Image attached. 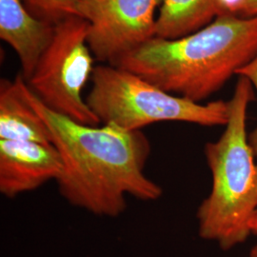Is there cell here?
Wrapping results in <instances>:
<instances>
[{
    "instance_id": "obj_5",
    "label": "cell",
    "mask_w": 257,
    "mask_h": 257,
    "mask_svg": "<svg viewBox=\"0 0 257 257\" xmlns=\"http://www.w3.org/2000/svg\"><path fill=\"white\" fill-rule=\"evenodd\" d=\"M94 60L88 43V23L79 17L65 19L55 24L53 40L28 86L50 110L80 124L99 126L82 95L92 78Z\"/></svg>"
},
{
    "instance_id": "obj_3",
    "label": "cell",
    "mask_w": 257,
    "mask_h": 257,
    "mask_svg": "<svg viewBox=\"0 0 257 257\" xmlns=\"http://www.w3.org/2000/svg\"><path fill=\"white\" fill-rule=\"evenodd\" d=\"M252 84L239 76L224 133L205 146L211 189L196 213L200 237L225 250L246 241L257 207V160L246 130Z\"/></svg>"
},
{
    "instance_id": "obj_12",
    "label": "cell",
    "mask_w": 257,
    "mask_h": 257,
    "mask_svg": "<svg viewBox=\"0 0 257 257\" xmlns=\"http://www.w3.org/2000/svg\"><path fill=\"white\" fill-rule=\"evenodd\" d=\"M236 74L239 76H244L248 79L249 82L255 87L257 91V54L248 63L242 67L241 69H239ZM248 140L257 160V126L256 128L253 130V132L248 136Z\"/></svg>"
},
{
    "instance_id": "obj_13",
    "label": "cell",
    "mask_w": 257,
    "mask_h": 257,
    "mask_svg": "<svg viewBox=\"0 0 257 257\" xmlns=\"http://www.w3.org/2000/svg\"><path fill=\"white\" fill-rule=\"evenodd\" d=\"M230 13L244 19L257 16V0H233Z\"/></svg>"
},
{
    "instance_id": "obj_14",
    "label": "cell",
    "mask_w": 257,
    "mask_h": 257,
    "mask_svg": "<svg viewBox=\"0 0 257 257\" xmlns=\"http://www.w3.org/2000/svg\"><path fill=\"white\" fill-rule=\"evenodd\" d=\"M249 228H250V230H251V233H253V234H256L257 233V207L256 209H255V211L253 212V214H252V217H251V219H250V222H249Z\"/></svg>"
},
{
    "instance_id": "obj_8",
    "label": "cell",
    "mask_w": 257,
    "mask_h": 257,
    "mask_svg": "<svg viewBox=\"0 0 257 257\" xmlns=\"http://www.w3.org/2000/svg\"><path fill=\"white\" fill-rule=\"evenodd\" d=\"M55 25L38 19L22 0H0V38L18 55L27 81L55 35Z\"/></svg>"
},
{
    "instance_id": "obj_9",
    "label": "cell",
    "mask_w": 257,
    "mask_h": 257,
    "mask_svg": "<svg viewBox=\"0 0 257 257\" xmlns=\"http://www.w3.org/2000/svg\"><path fill=\"white\" fill-rule=\"evenodd\" d=\"M22 74L0 81V139L52 144L46 122L29 100Z\"/></svg>"
},
{
    "instance_id": "obj_1",
    "label": "cell",
    "mask_w": 257,
    "mask_h": 257,
    "mask_svg": "<svg viewBox=\"0 0 257 257\" xmlns=\"http://www.w3.org/2000/svg\"><path fill=\"white\" fill-rule=\"evenodd\" d=\"M27 95L61 157L55 182L67 202L93 215L117 217L127 209V195L141 201L161 197L162 188L145 174L152 147L142 131L80 124L50 110L29 86Z\"/></svg>"
},
{
    "instance_id": "obj_7",
    "label": "cell",
    "mask_w": 257,
    "mask_h": 257,
    "mask_svg": "<svg viewBox=\"0 0 257 257\" xmlns=\"http://www.w3.org/2000/svg\"><path fill=\"white\" fill-rule=\"evenodd\" d=\"M62 161L53 144L0 139V193L14 199L58 178Z\"/></svg>"
},
{
    "instance_id": "obj_11",
    "label": "cell",
    "mask_w": 257,
    "mask_h": 257,
    "mask_svg": "<svg viewBox=\"0 0 257 257\" xmlns=\"http://www.w3.org/2000/svg\"><path fill=\"white\" fill-rule=\"evenodd\" d=\"M25 7L38 19L57 24L78 17V0H22Z\"/></svg>"
},
{
    "instance_id": "obj_6",
    "label": "cell",
    "mask_w": 257,
    "mask_h": 257,
    "mask_svg": "<svg viewBox=\"0 0 257 257\" xmlns=\"http://www.w3.org/2000/svg\"><path fill=\"white\" fill-rule=\"evenodd\" d=\"M162 0H78V17L88 23L94 58L113 65L156 37V12Z\"/></svg>"
},
{
    "instance_id": "obj_15",
    "label": "cell",
    "mask_w": 257,
    "mask_h": 257,
    "mask_svg": "<svg viewBox=\"0 0 257 257\" xmlns=\"http://www.w3.org/2000/svg\"><path fill=\"white\" fill-rule=\"evenodd\" d=\"M257 236V233L255 234ZM249 257H257V241L255 245L253 246V248H251L250 253H249Z\"/></svg>"
},
{
    "instance_id": "obj_4",
    "label": "cell",
    "mask_w": 257,
    "mask_h": 257,
    "mask_svg": "<svg viewBox=\"0 0 257 257\" xmlns=\"http://www.w3.org/2000/svg\"><path fill=\"white\" fill-rule=\"evenodd\" d=\"M91 80L86 102L103 125L136 132L165 121L226 126L230 117V101L193 102L119 67L96 66Z\"/></svg>"
},
{
    "instance_id": "obj_2",
    "label": "cell",
    "mask_w": 257,
    "mask_h": 257,
    "mask_svg": "<svg viewBox=\"0 0 257 257\" xmlns=\"http://www.w3.org/2000/svg\"><path fill=\"white\" fill-rule=\"evenodd\" d=\"M256 54L257 16L244 19L227 13L187 37H153L111 66L200 103L219 91Z\"/></svg>"
},
{
    "instance_id": "obj_10",
    "label": "cell",
    "mask_w": 257,
    "mask_h": 257,
    "mask_svg": "<svg viewBox=\"0 0 257 257\" xmlns=\"http://www.w3.org/2000/svg\"><path fill=\"white\" fill-rule=\"evenodd\" d=\"M233 0H162L156 23V37L177 39L211 24L230 13Z\"/></svg>"
}]
</instances>
